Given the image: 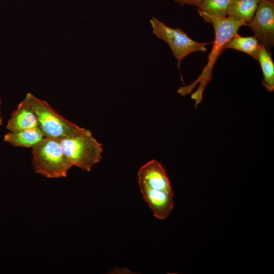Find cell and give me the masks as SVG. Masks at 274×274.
I'll return each instance as SVG.
<instances>
[{
	"label": "cell",
	"mask_w": 274,
	"mask_h": 274,
	"mask_svg": "<svg viewBox=\"0 0 274 274\" xmlns=\"http://www.w3.org/2000/svg\"><path fill=\"white\" fill-rule=\"evenodd\" d=\"M198 12L206 22L211 23L213 26L215 40L213 42V48L207 58V64L198 78L193 83L182 87L178 90L179 94L184 95L191 92L196 85L199 84L197 89L191 96L192 99H195L196 105L202 100L204 88L212 80L213 68L218 57L224 51L223 46L237 32L242 26L247 25V22L245 21L233 17H219L202 12Z\"/></svg>",
	"instance_id": "cell-1"
},
{
	"label": "cell",
	"mask_w": 274,
	"mask_h": 274,
	"mask_svg": "<svg viewBox=\"0 0 274 274\" xmlns=\"http://www.w3.org/2000/svg\"><path fill=\"white\" fill-rule=\"evenodd\" d=\"M59 142L72 166L89 171L101 158L102 145L88 129L60 140Z\"/></svg>",
	"instance_id": "cell-2"
},
{
	"label": "cell",
	"mask_w": 274,
	"mask_h": 274,
	"mask_svg": "<svg viewBox=\"0 0 274 274\" xmlns=\"http://www.w3.org/2000/svg\"><path fill=\"white\" fill-rule=\"evenodd\" d=\"M34 171L47 178H64L72 167L65 157L59 140L45 137L31 148Z\"/></svg>",
	"instance_id": "cell-3"
},
{
	"label": "cell",
	"mask_w": 274,
	"mask_h": 274,
	"mask_svg": "<svg viewBox=\"0 0 274 274\" xmlns=\"http://www.w3.org/2000/svg\"><path fill=\"white\" fill-rule=\"evenodd\" d=\"M25 98L31 105L37 119L38 127L45 137L59 141L86 129L66 119L47 101L30 93H27Z\"/></svg>",
	"instance_id": "cell-4"
},
{
	"label": "cell",
	"mask_w": 274,
	"mask_h": 274,
	"mask_svg": "<svg viewBox=\"0 0 274 274\" xmlns=\"http://www.w3.org/2000/svg\"><path fill=\"white\" fill-rule=\"evenodd\" d=\"M149 21L153 34L168 45L174 57L177 60V65L179 70L181 62L186 56L195 52H206V46L210 43L195 41L181 28L170 27L154 16Z\"/></svg>",
	"instance_id": "cell-5"
},
{
	"label": "cell",
	"mask_w": 274,
	"mask_h": 274,
	"mask_svg": "<svg viewBox=\"0 0 274 274\" xmlns=\"http://www.w3.org/2000/svg\"><path fill=\"white\" fill-rule=\"evenodd\" d=\"M247 26L251 28L259 43L270 50L274 45V2L262 0Z\"/></svg>",
	"instance_id": "cell-6"
},
{
	"label": "cell",
	"mask_w": 274,
	"mask_h": 274,
	"mask_svg": "<svg viewBox=\"0 0 274 274\" xmlns=\"http://www.w3.org/2000/svg\"><path fill=\"white\" fill-rule=\"evenodd\" d=\"M138 177L139 185L174 193L164 168L156 160H150L142 166L139 170Z\"/></svg>",
	"instance_id": "cell-7"
},
{
	"label": "cell",
	"mask_w": 274,
	"mask_h": 274,
	"mask_svg": "<svg viewBox=\"0 0 274 274\" xmlns=\"http://www.w3.org/2000/svg\"><path fill=\"white\" fill-rule=\"evenodd\" d=\"M144 200L152 210L154 216L160 220L167 218L174 208V193L152 189L139 185Z\"/></svg>",
	"instance_id": "cell-8"
},
{
	"label": "cell",
	"mask_w": 274,
	"mask_h": 274,
	"mask_svg": "<svg viewBox=\"0 0 274 274\" xmlns=\"http://www.w3.org/2000/svg\"><path fill=\"white\" fill-rule=\"evenodd\" d=\"M38 127V121L33 110L24 98L11 114L6 128L11 132Z\"/></svg>",
	"instance_id": "cell-9"
},
{
	"label": "cell",
	"mask_w": 274,
	"mask_h": 274,
	"mask_svg": "<svg viewBox=\"0 0 274 274\" xmlns=\"http://www.w3.org/2000/svg\"><path fill=\"white\" fill-rule=\"evenodd\" d=\"M39 127L15 132L9 131L4 137V141L15 147L32 148L45 138Z\"/></svg>",
	"instance_id": "cell-10"
},
{
	"label": "cell",
	"mask_w": 274,
	"mask_h": 274,
	"mask_svg": "<svg viewBox=\"0 0 274 274\" xmlns=\"http://www.w3.org/2000/svg\"><path fill=\"white\" fill-rule=\"evenodd\" d=\"M259 47V42L255 36L244 37L237 32L224 45L223 50L235 49L249 55L257 60Z\"/></svg>",
	"instance_id": "cell-11"
},
{
	"label": "cell",
	"mask_w": 274,
	"mask_h": 274,
	"mask_svg": "<svg viewBox=\"0 0 274 274\" xmlns=\"http://www.w3.org/2000/svg\"><path fill=\"white\" fill-rule=\"evenodd\" d=\"M257 60L261 66L263 79V85L268 91L274 90V63L270 54L266 48L259 43Z\"/></svg>",
	"instance_id": "cell-12"
},
{
	"label": "cell",
	"mask_w": 274,
	"mask_h": 274,
	"mask_svg": "<svg viewBox=\"0 0 274 274\" xmlns=\"http://www.w3.org/2000/svg\"><path fill=\"white\" fill-rule=\"evenodd\" d=\"M262 0H231L227 16L246 22L253 17Z\"/></svg>",
	"instance_id": "cell-13"
},
{
	"label": "cell",
	"mask_w": 274,
	"mask_h": 274,
	"mask_svg": "<svg viewBox=\"0 0 274 274\" xmlns=\"http://www.w3.org/2000/svg\"><path fill=\"white\" fill-rule=\"evenodd\" d=\"M231 0H203L196 7L202 12L219 17L227 16Z\"/></svg>",
	"instance_id": "cell-14"
},
{
	"label": "cell",
	"mask_w": 274,
	"mask_h": 274,
	"mask_svg": "<svg viewBox=\"0 0 274 274\" xmlns=\"http://www.w3.org/2000/svg\"><path fill=\"white\" fill-rule=\"evenodd\" d=\"M181 6L184 5H193L196 6L203 0H174Z\"/></svg>",
	"instance_id": "cell-15"
},
{
	"label": "cell",
	"mask_w": 274,
	"mask_h": 274,
	"mask_svg": "<svg viewBox=\"0 0 274 274\" xmlns=\"http://www.w3.org/2000/svg\"><path fill=\"white\" fill-rule=\"evenodd\" d=\"M2 100L0 99V126L3 124V118L1 113Z\"/></svg>",
	"instance_id": "cell-16"
},
{
	"label": "cell",
	"mask_w": 274,
	"mask_h": 274,
	"mask_svg": "<svg viewBox=\"0 0 274 274\" xmlns=\"http://www.w3.org/2000/svg\"><path fill=\"white\" fill-rule=\"evenodd\" d=\"M269 1H271L272 2H274V0H269Z\"/></svg>",
	"instance_id": "cell-17"
}]
</instances>
